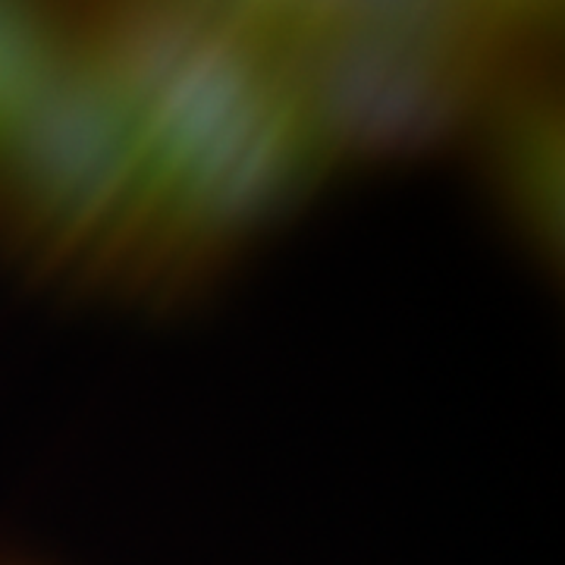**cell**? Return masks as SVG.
<instances>
[{"label": "cell", "mask_w": 565, "mask_h": 565, "mask_svg": "<svg viewBox=\"0 0 565 565\" xmlns=\"http://www.w3.org/2000/svg\"><path fill=\"white\" fill-rule=\"evenodd\" d=\"M277 7L345 167L459 145L500 88L559 51L546 7Z\"/></svg>", "instance_id": "6da1fadb"}, {"label": "cell", "mask_w": 565, "mask_h": 565, "mask_svg": "<svg viewBox=\"0 0 565 565\" xmlns=\"http://www.w3.org/2000/svg\"><path fill=\"white\" fill-rule=\"evenodd\" d=\"M481 204L534 270L563 264V88L559 57L500 88L465 129Z\"/></svg>", "instance_id": "7a4b0ae2"}, {"label": "cell", "mask_w": 565, "mask_h": 565, "mask_svg": "<svg viewBox=\"0 0 565 565\" xmlns=\"http://www.w3.org/2000/svg\"><path fill=\"white\" fill-rule=\"evenodd\" d=\"M61 29V7L0 3V161L17 139L29 104L54 61Z\"/></svg>", "instance_id": "3957f363"}, {"label": "cell", "mask_w": 565, "mask_h": 565, "mask_svg": "<svg viewBox=\"0 0 565 565\" xmlns=\"http://www.w3.org/2000/svg\"><path fill=\"white\" fill-rule=\"evenodd\" d=\"M0 565H44V563L32 559V556H25V553H17V550H3V546H0Z\"/></svg>", "instance_id": "277c9868"}]
</instances>
